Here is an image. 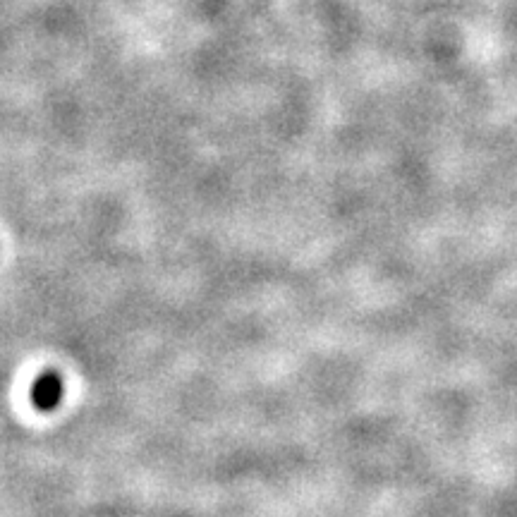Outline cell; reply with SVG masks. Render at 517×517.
<instances>
[{"label":"cell","mask_w":517,"mask_h":517,"mask_svg":"<svg viewBox=\"0 0 517 517\" xmlns=\"http://www.w3.org/2000/svg\"><path fill=\"white\" fill-rule=\"evenodd\" d=\"M63 398V381L56 374H44L34 381L32 400L39 410H53Z\"/></svg>","instance_id":"cell-1"}]
</instances>
